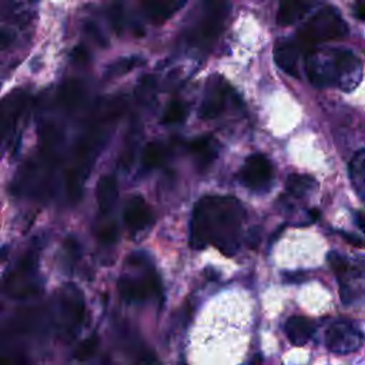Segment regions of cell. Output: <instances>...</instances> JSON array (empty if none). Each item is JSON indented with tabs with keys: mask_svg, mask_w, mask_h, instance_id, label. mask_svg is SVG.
I'll list each match as a JSON object with an SVG mask.
<instances>
[{
	"mask_svg": "<svg viewBox=\"0 0 365 365\" xmlns=\"http://www.w3.org/2000/svg\"><path fill=\"white\" fill-rule=\"evenodd\" d=\"M348 33V26L334 7H322L298 31V40L305 47L341 38Z\"/></svg>",
	"mask_w": 365,
	"mask_h": 365,
	"instance_id": "4",
	"label": "cell"
},
{
	"mask_svg": "<svg viewBox=\"0 0 365 365\" xmlns=\"http://www.w3.org/2000/svg\"><path fill=\"white\" fill-rule=\"evenodd\" d=\"M259 238H261V234H259V230L258 228H251L247 234V244L254 248L258 245L259 242Z\"/></svg>",
	"mask_w": 365,
	"mask_h": 365,
	"instance_id": "31",
	"label": "cell"
},
{
	"mask_svg": "<svg viewBox=\"0 0 365 365\" xmlns=\"http://www.w3.org/2000/svg\"><path fill=\"white\" fill-rule=\"evenodd\" d=\"M305 71L317 87H338L352 91L362 78V64L349 50L312 48L305 58Z\"/></svg>",
	"mask_w": 365,
	"mask_h": 365,
	"instance_id": "2",
	"label": "cell"
},
{
	"mask_svg": "<svg viewBox=\"0 0 365 365\" xmlns=\"http://www.w3.org/2000/svg\"><path fill=\"white\" fill-rule=\"evenodd\" d=\"M97 235L103 244H113L117 238V228L113 221H103L97 230Z\"/></svg>",
	"mask_w": 365,
	"mask_h": 365,
	"instance_id": "26",
	"label": "cell"
},
{
	"mask_svg": "<svg viewBox=\"0 0 365 365\" xmlns=\"http://www.w3.org/2000/svg\"><path fill=\"white\" fill-rule=\"evenodd\" d=\"M187 0H144V13L154 24H161L174 16Z\"/></svg>",
	"mask_w": 365,
	"mask_h": 365,
	"instance_id": "13",
	"label": "cell"
},
{
	"mask_svg": "<svg viewBox=\"0 0 365 365\" xmlns=\"http://www.w3.org/2000/svg\"><path fill=\"white\" fill-rule=\"evenodd\" d=\"M84 317V298L81 289L74 284H66L58 291L57 301V327L66 338H73Z\"/></svg>",
	"mask_w": 365,
	"mask_h": 365,
	"instance_id": "5",
	"label": "cell"
},
{
	"mask_svg": "<svg viewBox=\"0 0 365 365\" xmlns=\"http://www.w3.org/2000/svg\"><path fill=\"white\" fill-rule=\"evenodd\" d=\"M29 96L14 91L0 101V153L9 148L17 133L23 115L27 113Z\"/></svg>",
	"mask_w": 365,
	"mask_h": 365,
	"instance_id": "6",
	"label": "cell"
},
{
	"mask_svg": "<svg viewBox=\"0 0 365 365\" xmlns=\"http://www.w3.org/2000/svg\"><path fill=\"white\" fill-rule=\"evenodd\" d=\"M271 178H272V164L262 154L250 155L240 171L241 182L252 190L265 188L269 184Z\"/></svg>",
	"mask_w": 365,
	"mask_h": 365,
	"instance_id": "10",
	"label": "cell"
},
{
	"mask_svg": "<svg viewBox=\"0 0 365 365\" xmlns=\"http://www.w3.org/2000/svg\"><path fill=\"white\" fill-rule=\"evenodd\" d=\"M355 14L358 19L365 21V0H356L355 3Z\"/></svg>",
	"mask_w": 365,
	"mask_h": 365,
	"instance_id": "33",
	"label": "cell"
},
{
	"mask_svg": "<svg viewBox=\"0 0 365 365\" xmlns=\"http://www.w3.org/2000/svg\"><path fill=\"white\" fill-rule=\"evenodd\" d=\"M97 346H98V336L91 335V336L83 339L77 345V348L73 352V356L77 361H86V359H88L90 356L94 355V352L97 351Z\"/></svg>",
	"mask_w": 365,
	"mask_h": 365,
	"instance_id": "25",
	"label": "cell"
},
{
	"mask_svg": "<svg viewBox=\"0 0 365 365\" xmlns=\"http://www.w3.org/2000/svg\"><path fill=\"white\" fill-rule=\"evenodd\" d=\"M187 117V107L180 100H173L164 110L161 123L163 124H177Z\"/></svg>",
	"mask_w": 365,
	"mask_h": 365,
	"instance_id": "23",
	"label": "cell"
},
{
	"mask_svg": "<svg viewBox=\"0 0 365 365\" xmlns=\"http://www.w3.org/2000/svg\"><path fill=\"white\" fill-rule=\"evenodd\" d=\"M311 7L309 0H282L278 13L277 23L279 26H291L299 21Z\"/></svg>",
	"mask_w": 365,
	"mask_h": 365,
	"instance_id": "16",
	"label": "cell"
},
{
	"mask_svg": "<svg viewBox=\"0 0 365 365\" xmlns=\"http://www.w3.org/2000/svg\"><path fill=\"white\" fill-rule=\"evenodd\" d=\"M165 158V147L158 141H150L145 144L141 154V164L145 170L158 167Z\"/></svg>",
	"mask_w": 365,
	"mask_h": 365,
	"instance_id": "20",
	"label": "cell"
},
{
	"mask_svg": "<svg viewBox=\"0 0 365 365\" xmlns=\"http://www.w3.org/2000/svg\"><path fill=\"white\" fill-rule=\"evenodd\" d=\"M81 250L80 244L74 237H67L63 244V254H61V264L66 269H73L74 264L80 258Z\"/></svg>",
	"mask_w": 365,
	"mask_h": 365,
	"instance_id": "22",
	"label": "cell"
},
{
	"mask_svg": "<svg viewBox=\"0 0 365 365\" xmlns=\"http://www.w3.org/2000/svg\"><path fill=\"white\" fill-rule=\"evenodd\" d=\"M120 108H121V104L115 101L104 106L103 111L97 113L98 115L93 120L88 128L80 137L73 151V164L67 177L68 180L67 185L74 198L78 197L83 181L86 180L90 171V167L96 155L98 154L101 145L108 137L110 128L120 114Z\"/></svg>",
	"mask_w": 365,
	"mask_h": 365,
	"instance_id": "3",
	"label": "cell"
},
{
	"mask_svg": "<svg viewBox=\"0 0 365 365\" xmlns=\"http://www.w3.org/2000/svg\"><path fill=\"white\" fill-rule=\"evenodd\" d=\"M327 259H328V264L331 265V268L334 269V272H335L336 275L341 277V275H344V274L348 272L349 264H348V261H346L342 255H339L338 252L331 251V252L328 254Z\"/></svg>",
	"mask_w": 365,
	"mask_h": 365,
	"instance_id": "27",
	"label": "cell"
},
{
	"mask_svg": "<svg viewBox=\"0 0 365 365\" xmlns=\"http://www.w3.org/2000/svg\"><path fill=\"white\" fill-rule=\"evenodd\" d=\"M20 7V0H0V21L13 19Z\"/></svg>",
	"mask_w": 365,
	"mask_h": 365,
	"instance_id": "28",
	"label": "cell"
},
{
	"mask_svg": "<svg viewBox=\"0 0 365 365\" xmlns=\"http://www.w3.org/2000/svg\"><path fill=\"white\" fill-rule=\"evenodd\" d=\"M351 177L356 185L358 192L365 197V150L354 157L351 163Z\"/></svg>",
	"mask_w": 365,
	"mask_h": 365,
	"instance_id": "21",
	"label": "cell"
},
{
	"mask_svg": "<svg viewBox=\"0 0 365 365\" xmlns=\"http://www.w3.org/2000/svg\"><path fill=\"white\" fill-rule=\"evenodd\" d=\"M188 148L194 154L200 167H207L210 163H212V160L217 157V153H218L217 141L211 135L194 138L188 144Z\"/></svg>",
	"mask_w": 365,
	"mask_h": 365,
	"instance_id": "18",
	"label": "cell"
},
{
	"mask_svg": "<svg viewBox=\"0 0 365 365\" xmlns=\"http://www.w3.org/2000/svg\"><path fill=\"white\" fill-rule=\"evenodd\" d=\"M143 63V60L138 56H131V57H125V58H120L115 63H113L108 68H107V76L108 77H118L123 76L128 71H131L133 68H135L137 66H140Z\"/></svg>",
	"mask_w": 365,
	"mask_h": 365,
	"instance_id": "24",
	"label": "cell"
},
{
	"mask_svg": "<svg viewBox=\"0 0 365 365\" xmlns=\"http://www.w3.org/2000/svg\"><path fill=\"white\" fill-rule=\"evenodd\" d=\"M227 101V90L221 80L218 81H210L205 97L201 103V107L198 110V115L204 120H211L218 117Z\"/></svg>",
	"mask_w": 365,
	"mask_h": 365,
	"instance_id": "12",
	"label": "cell"
},
{
	"mask_svg": "<svg viewBox=\"0 0 365 365\" xmlns=\"http://www.w3.org/2000/svg\"><path fill=\"white\" fill-rule=\"evenodd\" d=\"M339 235L346 241V242H349L351 245H354V247H364L365 244H364V241L358 237V235H355V234H352V232H346V231H339Z\"/></svg>",
	"mask_w": 365,
	"mask_h": 365,
	"instance_id": "30",
	"label": "cell"
},
{
	"mask_svg": "<svg viewBox=\"0 0 365 365\" xmlns=\"http://www.w3.org/2000/svg\"><path fill=\"white\" fill-rule=\"evenodd\" d=\"M315 331V325L304 317L294 315L285 324V334L294 345H304Z\"/></svg>",
	"mask_w": 365,
	"mask_h": 365,
	"instance_id": "17",
	"label": "cell"
},
{
	"mask_svg": "<svg viewBox=\"0 0 365 365\" xmlns=\"http://www.w3.org/2000/svg\"><path fill=\"white\" fill-rule=\"evenodd\" d=\"M14 40V33L6 29H0V48L9 47Z\"/></svg>",
	"mask_w": 365,
	"mask_h": 365,
	"instance_id": "29",
	"label": "cell"
},
{
	"mask_svg": "<svg viewBox=\"0 0 365 365\" xmlns=\"http://www.w3.org/2000/svg\"><path fill=\"white\" fill-rule=\"evenodd\" d=\"M124 224L130 232H140L153 222V212L145 200L140 195H133L124 207Z\"/></svg>",
	"mask_w": 365,
	"mask_h": 365,
	"instance_id": "11",
	"label": "cell"
},
{
	"mask_svg": "<svg viewBox=\"0 0 365 365\" xmlns=\"http://www.w3.org/2000/svg\"><path fill=\"white\" fill-rule=\"evenodd\" d=\"M355 222L365 232V212L364 211H356L355 212Z\"/></svg>",
	"mask_w": 365,
	"mask_h": 365,
	"instance_id": "34",
	"label": "cell"
},
{
	"mask_svg": "<svg viewBox=\"0 0 365 365\" xmlns=\"http://www.w3.org/2000/svg\"><path fill=\"white\" fill-rule=\"evenodd\" d=\"M259 364H261V356H259V355H255L250 365H259Z\"/></svg>",
	"mask_w": 365,
	"mask_h": 365,
	"instance_id": "37",
	"label": "cell"
},
{
	"mask_svg": "<svg viewBox=\"0 0 365 365\" xmlns=\"http://www.w3.org/2000/svg\"><path fill=\"white\" fill-rule=\"evenodd\" d=\"M354 271L362 277H365V255L356 257L354 259Z\"/></svg>",
	"mask_w": 365,
	"mask_h": 365,
	"instance_id": "32",
	"label": "cell"
},
{
	"mask_svg": "<svg viewBox=\"0 0 365 365\" xmlns=\"http://www.w3.org/2000/svg\"><path fill=\"white\" fill-rule=\"evenodd\" d=\"M118 187L117 180L113 175H103L96 187V198L101 214H110L117 202Z\"/></svg>",
	"mask_w": 365,
	"mask_h": 365,
	"instance_id": "14",
	"label": "cell"
},
{
	"mask_svg": "<svg viewBox=\"0 0 365 365\" xmlns=\"http://www.w3.org/2000/svg\"><path fill=\"white\" fill-rule=\"evenodd\" d=\"M364 341L362 332L346 321H338L329 325L325 332L327 346L336 354H348L361 348Z\"/></svg>",
	"mask_w": 365,
	"mask_h": 365,
	"instance_id": "7",
	"label": "cell"
},
{
	"mask_svg": "<svg viewBox=\"0 0 365 365\" xmlns=\"http://www.w3.org/2000/svg\"><path fill=\"white\" fill-rule=\"evenodd\" d=\"M30 1H33V0H30Z\"/></svg>",
	"mask_w": 365,
	"mask_h": 365,
	"instance_id": "38",
	"label": "cell"
},
{
	"mask_svg": "<svg viewBox=\"0 0 365 365\" xmlns=\"http://www.w3.org/2000/svg\"><path fill=\"white\" fill-rule=\"evenodd\" d=\"M274 60L285 73L298 77V48L292 41H278L274 47Z\"/></svg>",
	"mask_w": 365,
	"mask_h": 365,
	"instance_id": "15",
	"label": "cell"
},
{
	"mask_svg": "<svg viewBox=\"0 0 365 365\" xmlns=\"http://www.w3.org/2000/svg\"><path fill=\"white\" fill-rule=\"evenodd\" d=\"M309 215H311V220L314 221V220H317V218H318L319 212H318V210H311V211H309Z\"/></svg>",
	"mask_w": 365,
	"mask_h": 365,
	"instance_id": "36",
	"label": "cell"
},
{
	"mask_svg": "<svg viewBox=\"0 0 365 365\" xmlns=\"http://www.w3.org/2000/svg\"><path fill=\"white\" fill-rule=\"evenodd\" d=\"M317 182L309 175H301V174H292L287 178L285 188L289 194L294 197H305L311 191H314Z\"/></svg>",
	"mask_w": 365,
	"mask_h": 365,
	"instance_id": "19",
	"label": "cell"
},
{
	"mask_svg": "<svg viewBox=\"0 0 365 365\" xmlns=\"http://www.w3.org/2000/svg\"><path fill=\"white\" fill-rule=\"evenodd\" d=\"M118 291L125 302H144L160 292V281L154 274L123 275L118 281Z\"/></svg>",
	"mask_w": 365,
	"mask_h": 365,
	"instance_id": "8",
	"label": "cell"
},
{
	"mask_svg": "<svg viewBox=\"0 0 365 365\" xmlns=\"http://www.w3.org/2000/svg\"><path fill=\"white\" fill-rule=\"evenodd\" d=\"M244 208L234 197H204L192 212L190 225V244L200 250L208 244L222 254L234 255L241 242Z\"/></svg>",
	"mask_w": 365,
	"mask_h": 365,
	"instance_id": "1",
	"label": "cell"
},
{
	"mask_svg": "<svg viewBox=\"0 0 365 365\" xmlns=\"http://www.w3.org/2000/svg\"><path fill=\"white\" fill-rule=\"evenodd\" d=\"M287 278H288V281L298 282V281H304V279H302V278H304V274H298V275H295V274H288Z\"/></svg>",
	"mask_w": 365,
	"mask_h": 365,
	"instance_id": "35",
	"label": "cell"
},
{
	"mask_svg": "<svg viewBox=\"0 0 365 365\" xmlns=\"http://www.w3.org/2000/svg\"><path fill=\"white\" fill-rule=\"evenodd\" d=\"M228 10L230 0H204V13L198 26L197 38L200 41H212L221 31Z\"/></svg>",
	"mask_w": 365,
	"mask_h": 365,
	"instance_id": "9",
	"label": "cell"
}]
</instances>
